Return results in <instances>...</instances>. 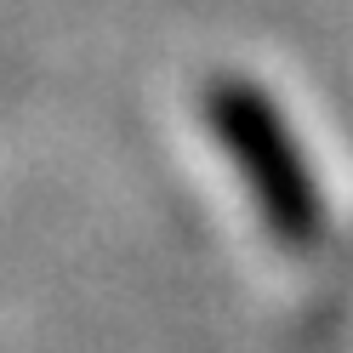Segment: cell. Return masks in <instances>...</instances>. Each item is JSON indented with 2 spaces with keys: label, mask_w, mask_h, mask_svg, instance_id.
Listing matches in <instances>:
<instances>
[{
  "label": "cell",
  "mask_w": 353,
  "mask_h": 353,
  "mask_svg": "<svg viewBox=\"0 0 353 353\" xmlns=\"http://www.w3.org/2000/svg\"><path fill=\"white\" fill-rule=\"evenodd\" d=\"M211 114H216L223 143L234 148L239 171H245L256 205L268 211L274 234L285 245H307V239L319 234V200H314V183H307V171L296 160L291 137H285V125L274 120V108L256 92L228 85V92L211 97Z\"/></svg>",
  "instance_id": "cell-1"
}]
</instances>
